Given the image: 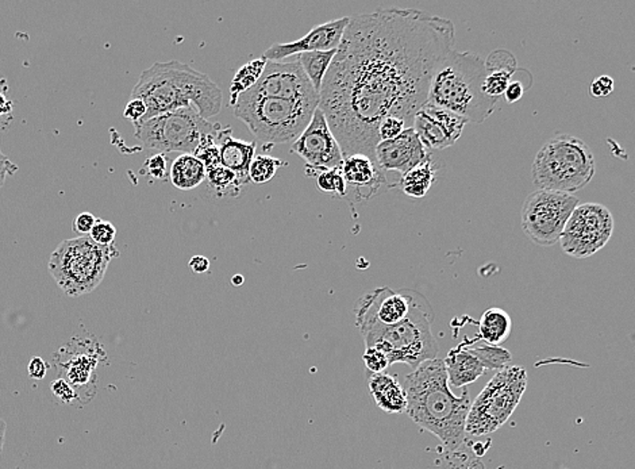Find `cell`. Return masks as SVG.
<instances>
[{
  "mask_svg": "<svg viewBox=\"0 0 635 469\" xmlns=\"http://www.w3.org/2000/svg\"><path fill=\"white\" fill-rule=\"evenodd\" d=\"M130 99H141L146 106V115L141 122L181 109H194L208 120L221 112L224 95L210 76L172 60L154 63L145 69Z\"/></svg>",
  "mask_w": 635,
  "mask_h": 469,
  "instance_id": "3957f363",
  "label": "cell"
},
{
  "mask_svg": "<svg viewBox=\"0 0 635 469\" xmlns=\"http://www.w3.org/2000/svg\"><path fill=\"white\" fill-rule=\"evenodd\" d=\"M316 187L323 192H331L339 197H347L348 186L340 170L323 171L315 176Z\"/></svg>",
  "mask_w": 635,
  "mask_h": 469,
  "instance_id": "4dcf8cb0",
  "label": "cell"
},
{
  "mask_svg": "<svg viewBox=\"0 0 635 469\" xmlns=\"http://www.w3.org/2000/svg\"><path fill=\"white\" fill-rule=\"evenodd\" d=\"M437 170L438 168H437L436 163L433 162V159H428V162L422 163L401 175L399 187L407 197H426L436 181Z\"/></svg>",
  "mask_w": 635,
  "mask_h": 469,
  "instance_id": "cb8c5ba5",
  "label": "cell"
},
{
  "mask_svg": "<svg viewBox=\"0 0 635 469\" xmlns=\"http://www.w3.org/2000/svg\"><path fill=\"white\" fill-rule=\"evenodd\" d=\"M444 363L449 385L454 388L466 387L481 379L487 372L486 367L479 360L478 356L474 355L469 348L461 345L447 353Z\"/></svg>",
  "mask_w": 635,
  "mask_h": 469,
  "instance_id": "ffe728a7",
  "label": "cell"
},
{
  "mask_svg": "<svg viewBox=\"0 0 635 469\" xmlns=\"http://www.w3.org/2000/svg\"><path fill=\"white\" fill-rule=\"evenodd\" d=\"M145 168L153 178L164 179L165 175H167V159L162 153H157V155H152L150 159L146 160Z\"/></svg>",
  "mask_w": 635,
  "mask_h": 469,
  "instance_id": "74e56055",
  "label": "cell"
},
{
  "mask_svg": "<svg viewBox=\"0 0 635 469\" xmlns=\"http://www.w3.org/2000/svg\"><path fill=\"white\" fill-rule=\"evenodd\" d=\"M232 284H234V286H241V284H243V276H241V275L233 276Z\"/></svg>",
  "mask_w": 635,
  "mask_h": 469,
  "instance_id": "7dc6e473",
  "label": "cell"
},
{
  "mask_svg": "<svg viewBox=\"0 0 635 469\" xmlns=\"http://www.w3.org/2000/svg\"><path fill=\"white\" fill-rule=\"evenodd\" d=\"M53 396L63 403L71 404L76 401L77 394L75 391L74 385L66 382V379H57L50 385Z\"/></svg>",
  "mask_w": 635,
  "mask_h": 469,
  "instance_id": "d590c367",
  "label": "cell"
},
{
  "mask_svg": "<svg viewBox=\"0 0 635 469\" xmlns=\"http://www.w3.org/2000/svg\"><path fill=\"white\" fill-rule=\"evenodd\" d=\"M218 131L205 137L202 144L199 145L197 152L194 153L198 159L206 165V170H211L216 165H221V155H219V147L218 144H216V134H218Z\"/></svg>",
  "mask_w": 635,
  "mask_h": 469,
  "instance_id": "1f68e13d",
  "label": "cell"
},
{
  "mask_svg": "<svg viewBox=\"0 0 635 469\" xmlns=\"http://www.w3.org/2000/svg\"><path fill=\"white\" fill-rule=\"evenodd\" d=\"M350 17L339 18L331 22L315 26L304 37L288 44H273L265 50L262 58L267 61H281L289 56L308 52H328L339 49Z\"/></svg>",
  "mask_w": 635,
  "mask_h": 469,
  "instance_id": "2e32d148",
  "label": "cell"
},
{
  "mask_svg": "<svg viewBox=\"0 0 635 469\" xmlns=\"http://www.w3.org/2000/svg\"><path fill=\"white\" fill-rule=\"evenodd\" d=\"M136 138L147 149L162 153L194 155L205 137L216 133L222 125L208 122L194 109L158 115L134 125Z\"/></svg>",
  "mask_w": 635,
  "mask_h": 469,
  "instance_id": "30bf717a",
  "label": "cell"
},
{
  "mask_svg": "<svg viewBox=\"0 0 635 469\" xmlns=\"http://www.w3.org/2000/svg\"><path fill=\"white\" fill-rule=\"evenodd\" d=\"M281 160L276 159L269 155H259L254 157L249 168V179L254 184H265L275 178L278 168L284 167Z\"/></svg>",
  "mask_w": 635,
  "mask_h": 469,
  "instance_id": "f1b7e54d",
  "label": "cell"
},
{
  "mask_svg": "<svg viewBox=\"0 0 635 469\" xmlns=\"http://www.w3.org/2000/svg\"><path fill=\"white\" fill-rule=\"evenodd\" d=\"M96 221H98V218H96L93 214H79V216L74 219V230L82 233V234L88 235L90 234L91 230L93 229V226H95Z\"/></svg>",
  "mask_w": 635,
  "mask_h": 469,
  "instance_id": "ab89813d",
  "label": "cell"
},
{
  "mask_svg": "<svg viewBox=\"0 0 635 469\" xmlns=\"http://www.w3.org/2000/svg\"><path fill=\"white\" fill-rule=\"evenodd\" d=\"M377 165L384 173H404L431 159V153L423 146L414 128H406L391 141H380L375 150Z\"/></svg>",
  "mask_w": 635,
  "mask_h": 469,
  "instance_id": "e0dca14e",
  "label": "cell"
},
{
  "mask_svg": "<svg viewBox=\"0 0 635 469\" xmlns=\"http://www.w3.org/2000/svg\"><path fill=\"white\" fill-rule=\"evenodd\" d=\"M13 103L7 101L4 95H0V115L12 111Z\"/></svg>",
  "mask_w": 635,
  "mask_h": 469,
  "instance_id": "bcb514c9",
  "label": "cell"
},
{
  "mask_svg": "<svg viewBox=\"0 0 635 469\" xmlns=\"http://www.w3.org/2000/svg\"><path fill=\"white\" fill-rule=\"evenodd\" d=\"M454 39L452 21L420 10L392 7L350 18L320 95L344 157L366 155L376 162L385 118L412 128Z\"/></svg>",
  "mask_w": 635,
  "mask_h": 469,
  "instance_id": "6da1fadb",
  "label": "cell"
},
{
  "mask_svg": "<svg viewBox=\"0 0 635 469\" xmlns=\"http://www.w3.org/2000/svg\"><path fill=\"white\" fill-rule=\"evenodd\" d=\"M468 120L460 115L426 103L415 114L412 128L419 137L420 142L428 152L446 149L452 146L460 138Z\"/></svg>",
  "mask_w": 635,
  "mask_h": 469,
  "instance_id": "9a60e30c",
  "label": "cell"
},
{
  "mask_svg": "<svg viewBox=\"0 0 635 469\" xmlns=\"http://www.w3.org/2000/svg\"><path fill=\"white\" fill-rule=\"evenodd\" d=\"M514 66H497L495 68L487 66V76L484 80V93L492 99H499L505 95L510 83L513 82Z\"/></svg>",
  "mask_w": 635,
  "mask_h": 469,
  "instance_id": "83f0119b",
  "label": "cell"
},
{
  "mask_svg": "<svg viewBox=\"0 0 635 469\" xmlns=\"http://www.w3.org/2000/svg\"><path fill=\"white\" fill-rule=\"evenodd\" d=\"M525 93V87L521 82H511L508 85L507 90L505 93V99L507 103H516V102L521 101L522 96Z\"/></svg>",
  "mask_w": 635,
  "mask_h": 469,
  "instance_id": "7bdbcfd3",
  "label": "cell"
},
{
  "mask_svg": "<svg viewBox=\"0 0 635 469\" xmlns=\"http://www.w3.org/2000/svg\"><path fill=\"white\" fill-rule=\"evenodd\" d=\"M472 352L478 356L479 360L486 367L487 371H502L513 360V356L505 348L492 347V345H484V347L472 348Z\"/></svg>",
  "mask_w": 635,
  "mask_h": 469,
  "instance_id": "f546056e",
  "label": "cell"
},
{
  "mask_svg": "<svg viewBox=\"0 0 635 469\" xmlns=\"http://www.w3.org/2000/svg\"><path fill=\"white\" fill-rule=\"evenodd\" d=\"M578 206L575 195L537 190L522 206V229L537 245L553 246L559 243L568 219Z\"/></svg>",
  "mask_w": 635,
  "mask_h": 469,
  "instance_id": "8fae6325",
  "label": "cell"
},
{
  "mask_svg": "<svg viewBox=\"0 0 635 469\" xmlns=\"http://www.w3.org/2000/svg\"><path fill=\"white\" fill-rule=\"evenodd\" d=\"M291 153L304 160L305 173L313 178L323 171L341 168L344 162L341 146L320 107L305 130L295 139Z\"/></svg>",
  "mask_w": 635,
  "mask_h": 469,
  "instance_id": "4fadbf2b",
  "label": "cell"
},
{
  "mask_svg": "<svg viewBox=\"0 0 635 469\" xmlns=\"http://www.w3.org/2000/svg\"><path fill=\"white\" fill-rule=\"evenodd\" d=\"M170 179L176 189L191 191L207 179V170L197 155H181L171 165Z\"/></svg>",
  "mask_w": 635,
  "mask_h": 469,
  "instance_id": "7402d4cb",
  "label": "cell"
},
{
  "mask_svg": "<svg viewBox=\"0 0 635 469\" xmlns=\"http://www.w3.org/2000/svg\"><path fill=\"white\" fill-rule=\"evenodd\" d=\"M363 361L366 364L368 377L383 374L390 367L387 356L377 348H366L363 355Z\"/></svg>",
  "mask_w": 635,
  "mask_h": 469,
  "instance_id": "d6a6232c",
  "label": "cell"
},
{
  "mask_svg": "<svg viewBox=\"0 0 635 469\" xmlns=\"http://www.w3.org/2000/svg\"><path fill=\"white\" fill-rule=\"evenodd\" d=\"M48 368H49V366H48V363L44 360V358H39V356H34V358H31V360L29 361V376L34 380H42L45 376H47Z\"/></svg>",
  "mask_w": 635,
  "mask_h": 469,
  "instance_id": "60d3db41",
  "label": "cell"
},
{
  "mask_svg": "<svg viewBox=\"0 0 635 469\" xmlns=\"http://www.w3.org/2000/svg\"><path fill=\"white\" fill-rule=\"evenodd\" d=\"M369 393L375 403L388 414H401L407 410V395L403 385L392 375L377 374L368 377Z\"/></svg>",
  "mask_w": 635,
  "mask_h": 469,
  "instance_id": "44dd1931",
  "label": "cell"
},
{
  "mask_svg": "<svg viewBox=\"0 0 635 469\" xmlns=\"http://www.w3.org/2000/svg\"><path fill=\"white\" fill-rule=\"evenodd\" d=\"M613 80L608 75L597 76L589 85V95L595 99L605 98V96L613 93Z\"/></svg>",
  "mask_w": 635,
  "mask_h": 469,
  "instance_id": "8d00e7d4",
  "label": "cell"
},
{
  "mask_svg": "<svg viewBox=\"0 0 635 469\" xmlns=\"http://www.w3.org/2000/svg\"><path fill=\"white\" fill-rule=\"evenodd\" d=\"M320 102L245 93L234 104V115L248 126L264 149L295 141L313 119Z\"/></svg>",
  "mask_w": 635,
  "mask_h": 469,
  "instance_id": "8992f818",
  "label": "cell"
},
{
  "mask_svg": "<svg viewBox=\"0 0 635 469\" xmlns=\"http://www.w3.org/2000/svg\"><path fill=\"white\" fill-rule=\"evenodd\" d=\"M207 179L216 197H237L240 194L237 176L222 164L207 170Z\"/></svg>",
  "mask_w": 635,
  "mask_h": 469,
  "instance_id": "4316f807",
  "label": "cell"
},
{
  "mask_svg": "<svg viewBox=\"0 0 635 469\" xmlns=\"http://www.w3.org/2000/svg\"><path fill=\"white\" fill-rule=\"evenodd\" d=\"M348 189L355 190L356 199H368L374 197L384 184H387L385 173L380 170L375 160L366 155H352L344 157L341 165Z\"/></svg>",
  "mask_w": 635,
  "mask_h": 469,
  "instance_id": "ac0fdd59",
  "label": "cell"
},
{
  "mask_svg": "<svg viewBox=\"0 0 635 469\" xmlns=\"http://www.w3.org/2000/svg\"><path fill=\"white\" fill-rule=\"evenodd\" d=\"M190 268L195 273H205L210 270V260L205 256H194L190 260Z\"/></svg>",
  "mask_w": 635,
  "mask_h": 469,
  "instance_id": "ee69618b",
  "label": "cell"
},
{
  "mask_svg": "<svg viewBox=\"0 0 635 469\" xmlns=\"http://www.w3.org/2000/svg\"><path fill=\"white\" fill-rule=\"evenodd\" d=\"M7 423L6 420H0V455L4 452V439H6Z\"/></svg>",
  "mask_w": 635,
  "mask_h": 469,
  "instance_id": "f6af8a7d",
  "label": "cell"
},
{
  "mask_svg": "<svg viewBox=\"0 0 635 469\" xmlns=\"http://www.w3.org/2000/svg\"><path fill=\"white\" fill-rule=\"evenodd\" d=\"M527 387L524 367H506L487 383L471 404L465 433L483 437L495 433L507 423Z\"/></svg>",
  "mask_w": 635,
  "mask_h": 469,
  "instance_id": "9c48e42d",
  "label": "cell"
},
{
  "mask_svg": "<svg viewBox=\"0 0 635 469\" xmlns=\"http://www.w3.org/2000/svg\"><path fill=\"white\" fill-rule=\"evenodd\" d=\"M123 115H125L126 119L137 125V123L141 122L145 115H146V106H145L141 99H130L128 104H126Z\"/></svg>",
  "mask_w": 635,
  "mask_h": 469,
  "instance_id": "f35d334b",
  "label": "cell"
},
{
  "mask_svg": "<svg viewBox=\"0 0 635 469\" xmlns=\"http://www.w3.org/2000/svg\"><path fill=\"white\" fill-rule=\"evenodd\" d=\"M17 171V165L0 150V189L6 183V179L9 178V176L14 175Z\"/></svg>",
  "mask_w": 635,
  "mask_h": 469,
  "instance_id": "b9f144b4",
  "label": "cell"
},
{
  "mask_svg": "<svg viewBox=\"0 0 635 469\" xmlns=\"http://www.w3.org/2000/svg\"><path fill=\"white\" fill-rule=\"evenodd\" d=\"M248 93L261 96H280L296 101L321 102L299 61H267L259 82Z\"/></svg>",
  "mask_w": 635,
  "mask_h": 469,
  "instance_id": "5bb4252c",
  "label": "cell"
},
{
  "mask_svg": "<svg viewBox=\"0 0 635 469\" xmlns=\"http://www.w3.org/2000/svg\"><path fill=\"white\" fill-rule=\"evenodd\" d=\"M511 331H513V321L502 308H489L484 311L479 321V337L486 341L487 345L492 347H498L507 341Z\"/></svg>",
  "mask_w": 635,
  "mask_h": 469,
  "instance_id": "603a6c76",
  "label": "cell"
},
{
  "mask_svg": "<svg viewBox=\"0 0 635 469\" xmlns=\"http://www.w3.org/2000/svg\"><path fill=\"white\" fill-rule=\"evenodd\" d=\"M613 233L611 211L600 203H583L568 219L560 243L568 256L588 259L607 245Z\"/></svg>",
  "mask_w": 635,
  "mask_h": 469,
  "instance_id": "7c38bea8",
  "label": "cell"
},
{
  "mask_svg": "<svg viewBox=\"0 0 635 469\" xmlns=\"http://www.w3.org/2000/svg\"><path fill=\"white\" fill-rule=\"evenodd\" d=\"M409 417L439 438L449 450H457L465 439L466 418L471 410L469 393L455 396L450 390L444 360L425 361L407 375L403 383Z\"/></svg>",
  "mask_w": 635,
  "mask_h": 469,
  "instance_id": "7a4b0ae2",
  "label": "cell"
},
{
  "mask_svg": "<svg viewBox=\"0 0 635 469\" xmlns=\"http://www.w3.org/2000/svg\"><path fill=\"white\" fill-rule=\"evenodd\" d=\"M88 235H90L91 240H93V243H98V245H114L117 229H115V226L111 224V222L104 221V219H98L95 226H93V229L91 230V233Z\"/></svg>",
  "mask_w": 635,
  "mask_h": 469,
  "instance_id": "836d02e7",
  "label": "cell"
},
{
  "mask_svg": "<svg viewBox=\"0 0 635 469\" xmlns=\"http://www.w3.org/2000/svg\"><path fill=\"white\" fill-rule=\"evenodd\" d=\"M594 153L572 134H556L538 150L533 163V181L538 190L573 195L594 179Z\"/></svg>",
  "mask_w": 635,
  "mask_h": 469,
  "instance_id": "52a82bcc",
  "label": "cell"
},
{
  "mask_svg": "<svg viewBox=\"0 0 635 469\" xmlns=\"http://www.w3.org/2000/svg\"><path fill=\"white\" fill-rule=\"evenodd\" d=\"M486 61L481 56L452 49L431 80L428 103L449 110L468 122L483 123L494 114L498 99L484 93Z\"/></svg>",
  "mask_w": 635,
  "mask_h": 469,
  "instance_id": "277c9868",
  "label": "cell"
},
{
  "mask_svg": "<svg viewBox=\"0 0 635 469\" xmlns=\"http://www.w3.org/2000/svg\"><path fill=\"white\" fill-rule=\"evenodd\" d=\"M119 256L117 246H101L90 235L61 241L48 264L50 275L68 296L77 297L98 288L110 262Z\"/></svg>",
  "mask_w": 635,
  "mask_h": 469,
  "instance_id": "ba28073f",
  "label": "cell"
},
{
  "mask_svg": "<svg viewBox=\"0 0 635 469\" xmlns=\"http://www.w3.org/2000/svg\"><path fill=\"white\" fill-rule=\"evenodd\" d=\"M336 50H328V52H308L297 55V61L302 66L305 76L313 84V90L320 93L322 91L323 82H325L326 75L329 68L336 58Z\"/></svg>",
  "mask_w": 635,
  "mask_h": 469,
  "instance_id": "d4e9b609",
  "label": "cell"
},
{
  "mask_svg": "<svg viewBox=\"0 0 635 469\" xmlns=\"http://www.w3.org/2000/svg\"><path fill=\"white\" fill-rule=\"evenodd\" d=\"M434 311L428 300L418 292L409 317L393 326L366 325L358 328L366 348L385 353L390 366L404 363L417 369L425 361L434 360L439 348L431 325Z\"/></svg>",
  "mask_w": 635,
  "mask_h": 469,
  "instance_id": "5b68a950",
  "label": "cell"
},
{
  "mask_svg": "<svg viewBox=\"0 0 635 469\" xmlns=\"http://www.w3.org/2000/svg\"><path fill=\"white\" fill-rule=\"evenodd\" d=\"M406 128H409L407 123L401 118L388 117L382 120L379 126L380 141H391L396 137L401 136Z\"/></svg>",
  "mask_w": 635,
  "mask_h": 469,
  "instance_id": "e575fe53",
  "label": "cell"
},
{
  "mask_svg": "<svg viewBox=\"0 0 635 469\" xmlns=\"http://www.w3.org/2000/svg\"><path fill=\"white\" fill-rule=\"evenodd\" d=\"M265 66H267V60L264 58H260L249 61V63L238 69L237 74L234 75L232 83H230V106L234 107L238 98L256 85V83L261 77L262 72H264Z\"/></svg>",
  "mask_w": 635,
  "mask_h": 469,
  "instance_id": "484cf974",
  "label": "cell"
},
{
  "mask_svg": "<svg viewBox=\"0 0 635 469\" xmlns=\"http://www.w3.org/2000/svg\"><path fill=\"white\" fill-rule=\"evenodd\" d=\"M216 144L221 155V164L229 168L237 176L238 186L251 183L249 168L256 157V141H243L233 137L232 128L222 126L216 134Z\"/></svg>",
  "mask_w": 635,
  "mask_h": 469,
  "instance_id": "d6986e66",
  "label": "cell"
}]
</instances>
